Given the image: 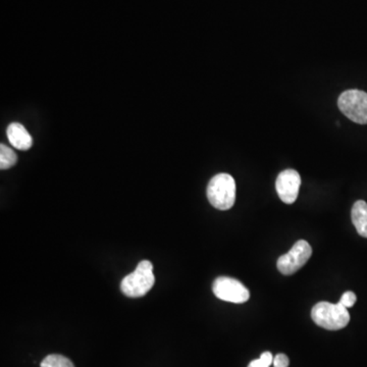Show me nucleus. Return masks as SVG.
Masks as SVG:
<instances>
[{
  "instance_id": "obj_1",
  "label": "nucleus",
  "mask_w": 367,
  "mask_h": 367,
  "mask_svg": "<svg viewBox=\"0 0 367 367\" xmlns=\"http://www.w3.org/2000/svg\"><path fill=\"white\" fill-rule=\"evenodd\" d=\"M155 283L153 275V266L148 260L139 262L133 273L123 278L121 283V290L130 298H139L145 296Z\"/></svg>"
},
{
  "instance_id": "obj_2",
  "label": "nucleus",
  "mask_w": 367,
  "mask_h": 367,
  "mask_svg": "<svg viewBox=\"0 0 367 367\" xmlns=\"http://www.w3.org/2000/svg\"><path fill=\"white\" fill-rule=\"evenodd\" d=\"M312 321L318 327L329 331H339L344 329L350 321L348 309L340 303L332 304L330 302H318L311 311Z\"/></svg>"
},
{
  "instance_id": "obj_3",
  "label": "nucleus",
  "mask_w": 367,
  "mask_h": 367,
  "mask_svg": "<svg viewBox=\"0 0 367 367\" xmlns=\"http://www.w3.org/2000/svg\"><path fill=\"white\" fill-rule=\"evenodd\" d=\"M206 193L208 201L216 210H230L236 201V182L229 173H219L210 180Z\"/></svg>"
},
{
  "instance_id": "obj_4",
  "label": "nucleus",
  "mask_w": 367,
  "mask_h": 367,
  "mask_svg": "<svg viewBox=\"0 0 367 367\" xmlns=\"http://www.w3.org/2000/svg\"><path fill=\"white\" fill-rule=\"evenodd\" d=\"M338 106L341 112L354 123H367V93L364 91L347 90L340 95Z\"/></svg>"
},
{
  "instance_id": "obj_5",
  "label": "nucleus",
  "mask_w": 367,
  "mask_h": 367,
  "mask_svg": "<svg viewBox=\"0 0 367 367\" xmlns=\"http://www.w3.org/2000/svg\"><path fill=\"white\" fill-rule=\"evenodd\" d=\"M212 291L217 298L231 303H245L250 298L248 289L233 278H217L212 284Z\"/></svg>"
},
{
  "instance_id": "obj_6",
  "label": "nucleus",
  "mask_w": 367,
  "mask_h": 367,
  "mask_svg": "<svg viewBox=\"0 0 367 367\" xmlns=\"http://www.w3.org/2000/svg\"><path fill=\"white\" fill-rule=\"evenodd\" d=\"M311 254L312 249L308 242L304 240L298 241L288 253L279 258L278 269L284 275H293L307 264Z\"/></svg>"
},
{
  "instance_id": "obj_7",
  "label": "nucleus",
  "mask_w": 367,
  "mask_h": 367,
  "mask_svg": "<svg viewBox=\"0 0 367 367\" xmlns=\"http://www.w3.org/2000/svg\"><path fill=\"white\" fill-rule=\"evenodd\" d=\"M301 177L295 169H286L278 176L275 189L280 199L286 204H293L297 200L300 189Z\"/></svg>"
},
{
  "instance_id": "obj_8",
  "label": "nucleus",
  "mask_w": 367,
  "mask_h": 367,
  "mask_svg": "<svg viewBox=\"0 0 367 367\" xmlns=\"http://www.w3.org/2000/svg\"><path fill=\"white\" fill-rule=\"evenodd\" d=\"M6 135H8L10 144L19 151H28L33 145L31 135L22 123H10L6 130Z\"/></svg>"
},
{
  "instance_id": "obj_9",
  "label": "nucleus",
  "mask_w": 367,
  "mask_h": 367,
  "mask_svg": "<svg viewBox=\"0 0 367 367\" xmlns=\"http://www.w3.org/2000/svg\"><path fill=\"white\" fill-rule=\"evenodd\" d=\"M352 223L361 237L367 238V203L358 200L354 203L351 212Z\"/></svg>"
},
{
  "instance_id": "obj_10",
  "label": "nucleus",
  "mask_w": 367,
  "mask_h": 367,
  "mask_svg": "<svg viewBox=\"0 0 367 367\" xmlns=\"http://www.w3.org/2000/svg\"><path fill=\"white\" fill-rule=\"evenodd\" d=\"M17 162L16 152L6 145H0V169H8L15 166Z\"/></svg>"
},
{
  "instance_id": "obj_11",
  "label": "nucleus",
  "mask_w": 367,
  "mask_h": 367,
  "mask_svg": "<svg viewBox=\"0 0 367 367\" xmlns=\"http://www.w3.org/2000/svg\"><path fill=\"white\" fill-rule=\"evenodd\" d=\"M41 367H75L69 358L60 354H51L42 360Z\"/></svg>"
},
{
  "instance_id": "obj_12",
  "label": "nucleus",
  "mask_w": 367,
  "mask_h": 367,
  "mask_svg": "<svg viewBox=\"0 0 367 367\" xmlns=\"http://www.w3.org/2000/svg\"><path fill=\"white\" fill-rule=\"evenodd\" d=\"M356 300H357L356 295L354 294L353 292H351V291H349V292L344 293V295H343L342 298H341L339 303L348 309V308H351L352 306H354V304L356 303Z\"/></svg>"
},
{
  "instance_id": "obj_13",
  "label": "nucleus",
  "mask_w": 367,
  "mask_h": 367,
  "mask_svg": "<svg viewBox=\"0 0 367 367\" xmlns=\"http://www.w3.org/2000/svg\"><path fill=\"white\" fill-rule=\"evenodd\" d=\"M273 364L275 367H288L289 358L287 357L284 354H278V355L273 358Z\"/></svg>"
},
{
  "instance_id": "obj_14",
  "label": "nucleus",
  "mask_w": 367,
  "mask_h": 367,
  "mask_svg": "<svg viewBox=\"0 0 367 367\" xmlns=\"http://www.w3.org/2000/svg\"><path fill=\"white\" fill-rule=\"evenodd\" d=\"M260 359H262L264 364H267V366H271L273 362V354H271V352H264V353H262V356H260Z\"/></svg>"
},
{
  "instance_id": "obj_15",
  "label": "nucleus",
  "mask_w": 367,
  "mask_h": 367,
  "mask_svg": "<svg viewBox=\"0 0 367 367\" xmlns=\"http://www.w3.org/2000/svg\"><path fill=\"white\" fill-rule=\"evenodd\" d=\"M248 367H269L267 364H264L262 359H255L253 361L250 362Z\"/></svg>"
}]
</instances>
